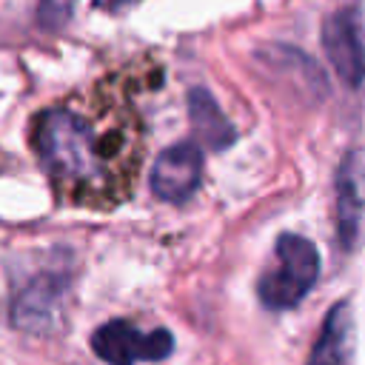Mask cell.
Returning <instances> with one entry per match:
<instances>
[{
	"instance_id": "6da1fadb",
	"label": "cell",
	"mask_w": 365,
	"mask_h": 365,
	"mask_svg": "<svg viewBox=\"0 0 365 365\" xmlns=\"http://www.w3.org/2000/svg\"><path fill=\"white\" fill-rule=\"evenodd\" d=\"M31 145L51 188L74 205H117L143 163L140 117L117 100H66L37 111Z\"/></svg>"
},
{
	"instance_id": "7a4b0ae2",
	"label": "cell",
	"mask_w": 365,
	"mask_h": 365,
	"mask_svg": "<svg viewBox=\"0 0 365 365\" xmlns=\"http://www.w3.org/2000/svg\"><path fill=\"white\" fill-rule=\"evenodd\" d=\"M274 259L277 262H271L257 282V297L271 311H288L314 288L319 277V251L299 234H279Z\"/></svg>"
},
{
	"instance_id": "3957f363",
	"label": "cell",
	"mask_w": 365,
	"mask_h": 365,
	"mask_svg": "<svg viewBox=\"0 0 365 365\" xmlns=\"http://www.w3.org/2000/svg\"><path fill=\"white\" fill-rule=\"evenodd\" d=\"M91 348L108 365L160 362L174 351V336L165 328L140 331L128 319H108L91 334Z\"/></svg>"
},
{
	"instance_id": "277c9868",
	"label": "cell",
	"mask_w": 365,
	"mask_h": 365,
	"mask_svg": "<svg viewBox=\"0 0 365 365\" xmlns=\"http://www.w3.org/2000/svg\"><path fill=\"white\" fill-rule=\"evenodd\" d=\"M322 46L334 71L345 86L356 88L365 80V26L354 9H336L322 29Z\"/></svg>"
},
{
	"instance_id": "5b68a950",
	"label": "cell",
	"mask_w": 365,
	"mask_h": 365,
	"mask_svg": "<svg viewBox=\"0 0 365 365\" xmlns=\"http://www.w3.org/2000/svg\"><path fill=\"white\" fill-rule=\"evenodd\" d=\"M202 182V151L194 143L168 145L151 168V191L163 202H185Z\"/></svg>"
},
{
	"instance_id": "8992f818",
	"label": "cell",
	"mask_w": 365,
	"mask_h": 365,
	"mask_svg": "<svg viewBox=\"0 0 365 365\" xmlns=\"http://www.w3.org/2000/svg\"><path fill=\"white\" fill-rule=\"evenodd\" d=\"M68 291V277L57 271L37 274L11 302V322L23 331H46L54 325L63 297Z\"/></svg>"
},
{
	"instance_id": "52a82bcc",
	"label": "cell",
	"mask_w": 365,
	"mask_h": 365,
	"mask_svg": "<svg viewBox=\"0 0 365 365\" xmlns=\"http://www.w3.org/2000/svg\"><path fill=\"white\" fill-rule=\"evenodd\" d=\"M354 359V322L348 302H336L322 322L308 365H351Z\"/></svg>"
},
{
	"instance_id": "ba28073f",
	"label": "cell",
	"mask_w": 365,
	"mask_h": 365,
	"mask_svg": "<svg viewBox=\"0 0 365 365\" xmlns=\"http://www.w3.org/2000/svg\"><path fill=\"white\" fill-rule=\"evenodd\" d=\"M188 117H191L194 131L205 140L208 148L222 151L234 143V128H231L228 117L220 111L217 100L205 88H191L188 91Z\"/></svg>"
},
{
	"instance_id": "9c48e42d",
	"label": "cell",
	"mask_w": 365,
	"mask_h": 365,
	"mask_svg": "<svg viewBox=\"0 0 365 365\" xmlns=\"http://www.w3.org/2000/svg\"><path fill=\"white\" fill-rule=\"evenodd\" d=\"M359 228V200H356V185L351 177V168L342 165L339 174V240L345 245H354Z\"/></svg>"
},
{
	"instance_id": "30bf717a",
	"label": "cell",
	"mask_w": 365,
	"mask_h": 365,
	"mask_svg": "<svg viewBox=\"0 0 365 365\" xmlns=\"http://www.w3.org/2000/svg\"><path fill=\"white\" fill-rule=\"evenodd\" d=\"M74 3L77 0H40V11H37L40 26L48 31H60L71 17Z\"/></svg>"
},
{
	"instance_id": "8fae6325",
	"label": "cell",
	"mask_w": 365,
	"mask_h": 365,
	"mask_svg": "<svg viewBox=\"0 0 365 365\" xmlns=\"http://www.w3.org/2000/svg\"><path fill=\"white\" fill-rule=\"evenodd\" d=\"M137 0H94L97 9H106V11H123L128 6H134Z\"/></svg>"
}]
</instances>
